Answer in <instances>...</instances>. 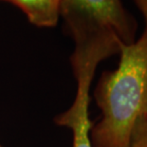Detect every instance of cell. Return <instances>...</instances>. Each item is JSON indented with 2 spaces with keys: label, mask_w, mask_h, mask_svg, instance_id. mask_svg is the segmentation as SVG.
Wrapping results in <instances>:
<instances>
[{
  "label": "cell",
  "mask_w": 147,
  "mask_h": 147,
  "mask_svg": "<svg viewBox=\"0 0 147 147\" xmlns=\"http://www.w3.org/2000/svg\"><path fill=\"white\" fill-rule=\"evenodd\" d=\"M77 82V92L72 105L67 111L55 118L60 126L70 128L73 134L72 147H93L90 132L93 127L88 115L90 102L89 90L96 68L89 67H73Z\"/></svg>",
  "instance_id": "3957f363"
},
{
  "label": "cell",
  "mask_w": 147,
  "mask_h": 147,
  "mask_svg": "<svg viewBox=\"0 0 147 147\" xmlns=\"http://www.w3.org/2000/svg\"><path fill=\"white\" fill-rule=\"evenodd\" d=\"M133 2L135 3V5L140 10L143 15V18L146 22V29H147V0H133Z\"/></svg>",
  "instance_id": "8992f818"
},
{
  "label": "cell",
  "mask_w": 147,
  "mask_h": 147,
  "mask_svg": "<svg viewBox=\"0 0 147 147\" xmlns=\"http://www.w3.org/2000/svg\"><path fill=\"white\" fill-rule=\"evenodd\" d=\"M60 16L75 44L71 64L98 67L136 41L137 21L121 0H62Z\"/></svg>",
  "instance_id": "7a4b0ae2"
},
{
  "label": "cell",
  "mask_w": 147,
  "mask_h": 147,
  "mask_svg": "<svg viewBox=\"0 0 147 147\" xmlns=\"http://www.w3.org/2000/svg\"><path fill=\"white\" fill-rule=\"evenodd\" d=\"M0 147H1V146H0Z\"/></svg>",
  "instance_id": "ba28073f"
},
{
  "label": "cell",
  "mask_w": 147,
  "mask_h": 147,
  "mask_svg": "<svg viewBox=\"0 0 147 147\" xmlns=\"http://www.w3.org/2000/svg\"><path fill=\"white\" fill-rule=\"evenodd\" d=\"M0 1H1V0H0Z\"/></svg>",
  "instance_id": "52a82bcc"
},
{
  "label": "cell",
  "mask_w": 147,
  "mask_h": 147,
  "mask_svg": "<svg viewBox=\"0 0 147 147\" xmlns=\"http://www.w3.org/2000/svg\"><path fill=\"white\" fill-rule=\"evenodd\" d=\"M15 5L34 26L55 27L60 17L62 0H1Z\"/></svg>",
  "instance_id": "277c9868"
},
{
  "label": "cell",
  "mask_w": 147,
  "mask_h": 147,
  "mask_svg": "<svg viewBox=\"0 0 147 147\" xmlns=\"http://www.w3.org/2000/svg\"><path fill=\"white\" fill-rule=\"evenodd\" d=\"M102 119L90 132L93 147H129L133 127L147 116V29L121 47L120 62L105 71L94 90Z\"/></svg>",
  "instance_id": "6da1fadb"
},
{
  "label": "cell",
  "mask_w": 147,
  "mask_h": 147,
  "mask_svg": "<svg viewBox=\"0 0 147 147\" xmlns=\"http://www.w3.org/2000/svg\"><path fill=\"white\" fill-rule=\"evenodd\" d=\"M129 147H147V116L140 118L134 125Z\"/></svg>",
  "instance_id": "5b68a950"
}]
</instances>
